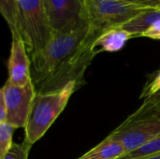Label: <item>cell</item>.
<instances>
[{"label":"cell","mask_w":160,"mask_h":159,"mask_svg":"<svg viewBox=\"0 0 160 159\" xmlns=\"http://www.w3.org/2000/svg\"><path fill=\"white\" fill-rule=\"evenodd\" d=\"M102 32L84 20L73 28L52 33L47 46L30 57L36 92L59 90L71 82L83 85L85 70L98 55L94 42Z\"/></svg>","instance_id":"obj_1"},{"label":"cell","mask_w":160,"mask_h":159,"mask_svg":"<svg viewBox=\"0 0 160 159\" xmlns=\"http://www.w3.org/2000/svg\"><path fill=\"white\" fill-rule=\"evenodd\" d=\"M131 2H136L144 5L150 8H160V0H135Z\"/></svg>","instance_id":"obj_16"},{"label":"cell","mask_w":160,"mask_h":159,"mask_svg":"<svg viewBox=\"0 0 160 159\" xmlns=\"http://www.w3.org/2000/svg\"><path fill=\"white\" fill-rule=\"evenodd\" d=\"M22 38L29 57L40 52L52 37L44 0H18Z\"/></svg>","instance_id":"obj_3"},{"label":"cell","mask_w":160,"mask_h":159,"mask_svg":"<svg viewBox=\"0 0 160 159\" xmlns=\"http://www.w3.org/2000/svg\"><path fill=\"white\" fill-rule=\"evenodd\" d=\"M52 33L75 27L87 20L85 0H44Z\"/></svg>","instance_id":"obj_7"},{"label":"cell","mask_w":160,"mask_h":159,"mask_svg":"<svg viewBox=\"0 0 160 159\" xmlns=\"http://www.w3.org/2000/svg\"><path fill=\"white\" fill-rule=\"evenodd\" d=\"M31 147L24 141L22 143H13L10 150L2 159H28Z\"/></svg>","instance_id":"obj_14"},{"label":"cell","mask_w":160,"mask_h":159,"mask_svg":"<svg viewBox=\"0 0 160 159\" xmlns=\"http://www.w3.org/2000/svg\"><path fill=\"white\" fill-rule=\"evenodd\" d=\"M158 94H160V92H158ZM156 95H157V94H156Z\"/></svg>","instance_id":"obj_21"},{"label":"cell","mask_w":160,"mask_h":159,"mask_svg":"<svg viewBox=\"0 0 160 159\" xmlns=\"http://www.w3.org/2000/svg\"><path fill=\"white\" fill-rule=\"evenodd\" d=\"M160 92V70L156 73V76H154L149 82L145 84L143 87L141 98H143V100H146L152 97H154L156 94Z\"/></svg>","instance_id":"obj_15"},{"label":"cell","mask_w":160,"mask_h":159,"mask_svg":"<svg viewBox=\"0 0 160 159\" xmlns=\"http://www.w3.org/2000/svg\"><path fill=\"white\" fill-rule=\"evenodd\" d=\"M7 106L6 122L17 128H25L31 107L36 96L33 82L26 85H14L8 80L0 90Z\"/></svg>","instance_id":"obj_5"},{"label":"cell","mask_w":160,"mask_h":159,"mask_svg":"<svg viewBox=\"0 0 160 159\" xmlns=\"http://www.w3.org/2000/svg\"><path fill=\"white\" fill-rule=\"evenodd\" d=\"M142 159H160V153L159 154H157V155H154V156H150V157H144V158Z\"/></svg>","instance_id":"obj_18"},{"label":"cell","mask_w":160,"mask_h":159,"mask_svg":"<svg viewBox=\"0 0 160 159\" xmlns=\"http://www.w3.org/2000/svg\"><path fill=\"white\" fill-rule=\"evenodd\" d=\"M153 117H155V118H159L160 119V110L159 111H158L157 112H155L152 116H150V117H148V118H153Z\"/></svg>","instance_id":"obj_19"},{"label":"cell","mask_w":160,"mask_h":159,"mask_svg":"<svg viewBox=\"0 0 160 159\" xmlns=\"http://www.w3.org/2000/svg\"><path fill=\"white\" fill-rule=\"evenodd\" d=\"M8 81L14 85H26L32 82L31 61L23 40L12 37L8 61Z\"/></svg>","instance_id":"obj_8"},{"label":"cell","mask_w":160,"mask_h":159,"mask_svg":"<svg viewBox=\"0 0 160 159\" xmlns=\"http://www.w3.org/2000/svg\"><path fill=\"white\" fill-rule=\"evenodd\" d=\"M150 7L128 0H85L88 22L100 30L121 27Z\"/></svg>","instance_id":"obj_4"},{"label":"cell","mask_w":160,"mask_h":159,"mask_svg":"<svg viewBox=\"0 0 160 159\" xmlns=\"http://www.w3.org/2000/svg\"><path fill=\"white\" fill-rule=\"evenodd\" d=\"M128 1H135V0H128Z\"/></svg>","instance_id":"obj_20"},{"label":"cell","mask_w":160,"mask_h":159,"mask_svg":"<svg viewBox=\"0 0 160 159\" xmlns=\"http://www.w3.org/2000/svg\"><path fill=\"white\" fill-rule=\"evenodd\" d=\"M7 118V106L4 96L0 93V122H6Z\"/></svg>","instance_id":"obj_17"},{"label":"cell","mask_w":160,"mask_h":159,"mask_svg":"<svg viewBox=\"0 0 160 159\" xmlns=\"http://www.w3.org/2000/svg\"><path fill=\"white\" fill-rule=\"evenodd\" d=\"M16 128L7 122H0V159L8 154L13 145L12 137Z\"/></svg>","instance_id":"obj_13"},{"label":"cell","mask_w":160,"mask_h":159,"mask_svg":"<svg viewBox=\"0 0 160 159\" xmlns=\"http://www.w3.org/2000/svg\"><path fill=\"white\" fill-rule=\"evenodd\" d=\"M160 153V136L157 137L153 141L149 142L141 148L126 154L120 159H142L150 156H154Z\"/></svg>","instance_id":"obj_12"},{"label":"cell","mask_w":160,"mask_h":159,"mask_svg":"<svg viewBox=\"0 0 160 159\" xmlns=\"http://www.w3.org/2000/svg\"><path fill=\"white\" fill-rule=\"evenodd\" d=\"M160 136L159 118H145L142 120H126L108 138L120 142L127 154L131 153Z\"/></svg>","instance_id":"obj_6"},{"label":"cell","mask_w":160,"mask_h":159,"mask_svg":"<svg viewBox=\"0 0 160 159\" xmlns=\"http://www.w3.org/2000/svg\"><path fill=\"white\" fill-rule=\"evenodd\" d=\"M126 154V149L120 142L107 137L77 159H120Z\"/></svg>","instance_id":"obj_10"},{"label":"cell","mask_w":160,"mask_h":159,"mask_svg":"<svg viewBox=\"0 0 160 159\" xmlns=\"http://www.w3.org/2000/svg\"><path fill=\"white\" fill-rule=\"evenodd\" d=\"M79 88L76 82H71L59 90L36 93L24 128L26 143L32 146L45 135Z\"/></svg>","instance_id":"obj_2"},{"label":"cell","mask_w":160,"mask_h":159,"mask_svg":"<svg viewBox=\"0 0 160 159\" xmlns=\"http://www.w3.org/2000/svg\"><path fill=\"white\" fill-rule=\"evenodd\" d=\"M0 10L10 29L12 37L22 38L21 15L18 0H0Z\"/></svg>","instance_id":"obj_11"},{"label":"cell","mask_w":160,"mask_h":159,"mask_svg":"<svg viewBox=\"0 0 160 159\" xmlns=\"http://www.w3.org/2000/svg\"><path fill=\"white\" fill-rule=\"evenodd\" d=\"M134 36L122 27H112L104 30L95 40L94 50L97 54L102 52H114L124 48Z\"/></svg>","instance_id":"obj_9"}]
</instances>
